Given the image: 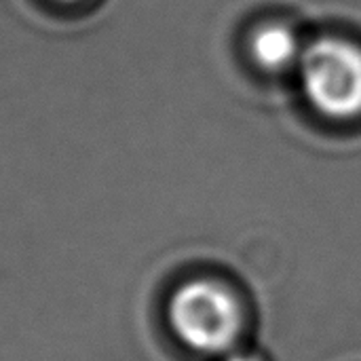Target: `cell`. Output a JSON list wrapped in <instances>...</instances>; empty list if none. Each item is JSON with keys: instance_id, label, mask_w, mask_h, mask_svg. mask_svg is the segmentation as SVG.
I'll return each mask as SVG.
<instances>
[{"instance_id": "cell-1", "label": "cell", "mask_w": 361, "mask_h": 361, "mask_svg": "<svg viewBox=\"0 0 361 361\" xmlns=\"http://www.w3.org/2000/svg\"><path fill=\"white\" fill-rule=\"evenodd\" d=\"M307 102L326 118L361 116V44L343 36H319L307 42L298 63Z\"/></svg>"}, {"instance_id": "cell-2", "label": "cell", "mask_w": 361, "mask_h": 361, "mask_svg": "<svg viewBox=\"0 0 361 361\" xmlns=\"http://www.w3.org/2000/svg\"><path fill=\"white\" fill-rule=\"evenodd\" d=\"M167 319L178 341L203 355L231 349L241 332V309L220 283L197 279L180 286L167 305Z\"/></svg>"}, {"instance_id": "cell-3", "label": "cell", "mask_w": 361, "mask_h": 361, "mask_svg": "<svg viewBox=\"0 0 361 361\" xmlns=\"http://www.w3.org/2000/svg\"><path fill=\"white\" fill-rule=\"evenodd\" d=\"M250 57L264 72H288L296 70L305 53L296 30L283 21H267L258 25L250 36Z\"/></svg>"}, {"instance_id": "cell-4", "label": "cell", "mask_w": 361, "mask_h": 361, "mask_svg": "<svg viewBox=\"0 0 361 361\" xmlns=\"http://www.w3.org/2000/svg\"><path fill=\"white\" fill-rule=\"evenodd\" d=\"M226 361H256L254 357H247V355H233V357H228Z\"/></svg>"}, {"instance_id": "cell-5", "label": "cell", "mask_w": 361, "mask_h": 361, "mask_svg": "<svg viewBox=\"0 0 361 361\" xmlns=\"http://www.w3.org/2000/svg\"><path fill=\"white\" fill-rule=\"evenodd\" d=\"M61 2H72V0H61Z\"/></svg>"}]
</instances>
